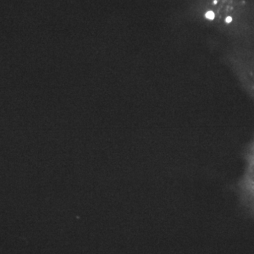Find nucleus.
I'll return each mask as SVG.
<instances>
[{"instance_id": "obj_4", "label": "nucleus", "mask_w": 254, "mask_h": 254, "mask_svg": "<svg viewBox=\"0 0 254 254\" xmlns=\"http://www.w3.org/2000/svg\"><path fill=\"white\" fill-rule=\"evenodd\" d=\"M214 4H217V1L215 0V1H214Z\"/></svg>"}, {"instance_id": "obj_1", "label": "nucleus", "mask_w": 254, "mask_h": 254, "mask_svg": "<svg viewBox=\"0 0 254 254\" xmlns=\"http://www.w3.org/2000/svg\"><path fill=\"white\" fill-rule=\"evenodd\" d=\"M239 186L241 198L254 214V143L247 153L245 174Z\"/></svg>"}, {"instance_id": "obj_2", "label": "nucleus", "mask_w": 254, "mask_h": 254, "mask_svg": "<svg viewBox=\"0 0 254 254\" xmlns=\"http://www.w3.org/2000/svg\"><path fill=\"white\" fill-rule=\"evenodd\" d=\"M205 16H206V18H208V19L213 20L214 18H215V14H214L213 11H208V12H207L206 14H205Z\"/></svg>"}, {"instance_id": "obj_3", "label": "nucleus", "mask_w": 254, "mask_h": 254, "mask_svg": "<svg viewBox=\"0 0 254 254\" xmlns=\"http://www.w3.org/2000/svg\"><path fill=\"white\" fill-rule=\"evenodd\" d=\"M225 21H226L227 23H231L232 21V18L231 16H227Z\"/></svg>"}]
</instances>
